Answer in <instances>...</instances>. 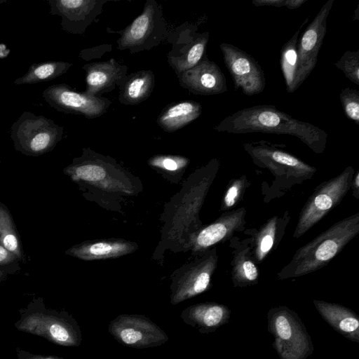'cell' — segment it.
Returning <instances> with one entry per match:
<instances>
[{
	"instance_id": "3",
	"label": "cell",
	"mask_w": 359,
	"mask_h": 359,
	"mask_svg": "<svg viewBox=\"0 0 359 359\" xmlns=\"http://www.w3.org/2000/svg\"><path fill=\"white\" fill-rule=\"evenodd\" d=\"M19 313L20 318L14 324L19 331L65 347H78L82 343L81 328L72 315L48 308L42 297L33 298Z\"/></svg>"
},
{
	"instance_id": "12",
	"label": "cell",
	"mask_w": 359,
	"mask_h": 359,
	"mask_svg": "<svg viewBox=\"0 0 359 359\" xmlns=\"http://www.w3.org/2000/svg\"><path fill=\"white\" fill-rule=\"evenodd\" d=\"M224 62L231 76L236 90L252 96L263 92L266 86L264 72L255 59L239 48L228 43L219 45Z\"/></svg>"
},
{
	"instance_id": "28",
	"label": "cell",
	"mask_w": 359,
	"mask_h": 359,
	"mask_svg": "<svg viewBox=\"0 0 359 359\" xmlns=\"http://www.w3.org/2000/svg\"><path fill=\"white\" fill-rule=\"evenodd\" d=\"M307 18L302 26L281 48L280 65L284 77L286 90L293 93L297 69V43L302 27L308 21Z\"/></svg>"
},
{
	"instance_id": "14",
	"label": "cell",
	"mask_w": 359,
	"mask_h": 359,
	"mask_svg": "<svg viewBox=\"0 0 359 359\" xmlns=\"http://www.w3.org/2000/svg\"><path fill=\"white\" fill-rule=\"evenodd\" d=\"M197 29L196 25L186 24L167 38L172 43L168 62L176 75L194 67L206 55L209 33H197Z\"/></svg>"
},
{
	"instance_id": "13",
	"label": "cell",
	"mask_w": 359,
	"mask_h": 359,
	"mask_svg": "<svg viewBox=\"0 0 359 359\" xmlns=\"http://www.w3.org/2000/svg\"><path fill=\"white\" fill-rule=\"evenodd\" d=\"M333 3L334 0L327 1L299 39L294 91L299 88L316 65L318 53L326 34L327 20Z\"/></svg>"
},
{
	"instance_id": "17",
	"label": "cell",
	"mask_w": 359,
	"mask_h": 359,
	"mask_svg": "<svg viewBox=\"0 0 359 359\" xmlns=\"http://www.w3.org/2000/svg\"><path fill=\"white\" fill-rule=\"evenodd\" d=\"M180 85L201 95H213L227 90L226 80L219 67L205 55L194 67L177 74Z\"/></svg>"
},
{
	"instance_id": "20",
	"label": "cell",
	"mask_w": 359,
	"mask_h": 359,
	"mask_svg": "<svg viewBox=\"0 0 359 359\" xmlns=\"http://www.w3.org/2000/svg\"><path fill=\"white\" fill-rule=\"evenodd\" d=\"M137 248L136 243L123 239H104L76 244L67 249L65 254L81 260L91 261L119 257Z\"/></svg>"
},
{
	"instance_id": "7",
	"label": "cell",
	"mask_w": 359,
	"mask_h": 359,
	"mask_svg": "<svg viewBox=\"0 0 359 359\" xmlns=\"http://www.w3.org/2000/svg\"><path fill=\"white\" fill-rule=\"evenodd\" d=\"M168 35L161 5L155 0H147L142 13L121 32L117 48L128 49L131 53L150 50Z\"/></svg>"
},
{
	"instance_id": "8",
	"label": "cell",
	"mask_w": 359,
	"mask_h": 359,
	"mask_svg": "<svg viewBox=\"0 0 359 359\" xmlns=\"http://www.w3.org/2000/svg\"><path fill=\"white\" fill-rule=\"evenodd\" d=\"M243 147L257 167L268 169L277 178L283 177L290 186L311 179L316 172V168L266 141L245 143Z\"/></svg>"
},
{
	"instance_id": "29",
	"label": "cell",
	"mask_w": 359,
	"mask_h": 359,
	"mask_svg": "<svg viewBox=\"0 0 359 359\" xmlns=\"http://www.w3.org/2000/svg\"><path fill=\"white\" fill-rule=\"evenodd\" d=\"M189 159L178 155H156L148 160V164L168 173H179L184 170Z\"/></svg>"
},
{
	"instance_id": "33",
	"label": "cell",
	"mask_w": 359,
	"mask_h": 359,
	"mask_svg": "<svg viewBox=\"0 0 359 359\" xmlns=\"http://www.w3.org/2000/svg\"><path fill=\"white\" fill-rule=\"evenodd\" d=\"M19 266V259L0 245V267Z\"/></svg>"
},
{
	"instance_id": "35",
	"label": "cell",
	"mask_w": 359,
	"mask_h": 359,
	"mask_svg": "<svg viewBox=\"0 0 359 359\" xmlns=\"http://www.w3.org/2000/svg\"><path fill=\"white\" fill-rule=\"evenodd\" d=\"M287 0H253L252 4L255 6H273V7H282L286 6Z\"/></svg>"
},
{
	"instance_id": "1",
	"label": "cell",
	"mask_w": 359,
	"mask_h": 359,
	"mask_svg": "<svg viewBox=\"0 0 359 359\" xmlns=\"http://www.w3.org/2000/svg\"><path fill=\"white\" fill-rule=\"evenodd\" d=\"M214 130L232 134L262 133L294 136L318 154L325 151L327 139V133L323 129L268 104L238 110L224 118Z\"/></svg>"
},
{
	"instance_id": "19",
	"label": "cell",
	"mask_w": 359,
	"mask_h": 359,
	"mask_svg": "<svg viewBox=\"0 0 359 359\" xmlns=\"http://www.w3.org/2000/svg\"><path fill=\"white\" fill-rule=\"evenodd\" d=\"M231 309L217 302H203L191 305L180 313L183 322L201 334H209L228 323Z\"/></svg>"
},
{
	"instance_id": "16",
	"label": "cell",
	"mask_w": 359,
	"mask_h": 359,
	"mask_svg": "<svg viewBox=\"0 0 359 359\" xmlns=\"http://www.w3.org/2000/svg\"><path fill=\"white\" fill-rule=\"evenodd\" d=\"M245 217L244 207L223 212L215 222L194 233L190 239L192 251L200 254L216 244L230 240L236 233L244 229Z\"/></svg>"
},
{
	"instance_id": "37",
	"label": "cell",
	"mask_w": 359,
	"mask_h": 359,
	"mask_svg": "<svg viewBox=\"0 0 359 359\" xmlns=\"http://www.w3.org/2000/svg\"><path fill=\"white\" fill-rule=\"evenodd\" d=\"M354 189L353 194L355 197L358 199L359 198V172H357L355 175H353L352 182H351V187Z\"/></svg>"
},
{
	"instance_id": "36",
	"label": "cell",
	"mask_w": 359,
	"mask_h": 359,
	"mask_svg": "<svg viewBox=\"0 0 359 359\" xmlns=\"http://www.w3.org/2000/svg\"><path fill=\"white\" fill-rule=\"evenodd\" d=\"M21 267H0V284L5 281L11 275L15 274Z\"/></svg>"
},
{
	"instance_id": "39",
	"label": "cell",
	"mask_w": 359,
	"mask_h": 359,
	"mask_svg": "<svg viewBox=\"0 0 359 359\" xmlns=\"http://www.w3.org/2000/svg\"><path fill=\"white\" fill-rule=\"evenodd\" d=\"M358 8H359V6L358 5L356 8H355V10L354 11V15H353V20H358V19H359V15H358L359 11H358Z\"/></svg>"
},
{
	"instance_id": "24",
	"label": "cell",
	"mask_w": 359,
	"mask_h": 359,
	"mask_svg": "<svg viewBox=\"0 0 359 359\" xmlns=\"http://www.w3.org/2000/svg\"><path fill=\"white\" fill-rule=\"evenodd\" d=\"M202 113L201 104L194 100H182L167 105L156 122L165 132L172 133L187 126Z\"/></svg>"
},
{
	"instance_id": "41",
	"label": "cell",
	"mask_w": 359,
	"mask_h": 359,
	"mask_svg": "<svg viewBox=\"0 0 359 359\" xmlns=\"http://www.w3.org/2000/svg\"><path fill=\"white\" fill-rule=\"evenodd\" d=\"M1 157H0V164H1Z\"/></svg>"
},
{
	"instance_id": "30",
	"label": "cell",
	"mask_w": 359,
	"mask_h": 359,
	"mask_svg": "<svg viewBox=\"0 0 359 359\" xmlns=\"http://www.w3.org/2000/svg\"><path fill=\"white\" fill-rule=\"evenodd\" d=\"M248 183L245 175L231 180L224 194L221 210L224 212L236 205L242 200Z\"/></svg>"
},
{
	"instance_id": "25",
	"label": "cell",
	"mask_w": 359,
	"mask_h": 359,
	"mask_svg": "<svg viewBox=\"0 0 359 359\" xmlns=\"http://www.w3.org/2000/svg\"><path fill=\"white\" fill-rule=\"evenodd\" d=\"M155 76L151 70H140L128 74L119 87L118 101L126 105H135L146 100L155 86Z\"/></svg>"
},
{
	"instance_id": "5",
	"label": "cell",
	"mask_w": 359,
	"mask_h": 359,
	"mask_svg": "<svg viewBox=\"0 0 359 359\" xmlns=\"http://www.w3.org/2000/svg\"><path fill=\"white\" fill-rule=\"evenodd\" d=\"M64 128L52 119L24 111L11 128L17 151L36 157L51 151L62 139Z\"/></svg>"
},
{
	"instance_id": "2",
	"label": "cell",
	"mask_w": 359,
	"mask_h": 359,
	"mask_svg": "<svg viewBox=\"0 0 359 359\" xmlns=\"http://www.w3.org/2000/svg\"><path fill=\"white\" fill-rule=\"evenodd\" d=\"M359 233V212L330 226L299 248L278 273L279 280L299 278L327 265Z\"/></svg>"
},
{
	"instance_id": "15",
	"label": "cell",
	"mask_w": 359,
	"mask_h": 359,
	"mask_svg": "<svg viewBox=\"0 0 359 359\" xmlns=\"http://www.w3.org/2000/svg\"><path fill=\"white\" fill-rule=\"evenodd\" d=\"M50 13L61 18L62 29L70 34H83L102 12L108 0H48Z\"/></svg>"
},
{
	"instance_id": "31",
	"label": "cell",
	"mask_w": 359,
	"mask_h": 359,
	"mask_svg": "<svg viewBox=\"0 0 359 359\" xmlns=\"http://www.w3.org/2000/svg\"><path fill=\"white\" fill-rule=\"evenodd\" d=\"M351 82L359 85V50H347L334 63Z\"/></svg>"
},
{
	"instance_id": "10",
	"label": "cell",
	"mask_w": 359,
	"mask_h": 359,
	"mask_svg": "<svg viewBox=\"0 0 359 359\" xmlns=\"http://www.w3.org/2000/svg\"><path fill=\"white\" fill-rule=\"evenodd\" d=\"M108 332L119 344L133 348H154L169 337L150 318L141 314H120L109 324Z\"/></svg>"
},
{
	"instance_id": "4",
	"label": "cell",
	"mask_w": 359,
	"mask_h": 359,
	"mask_svg": "<svg viewBox=\"0 0 359 359\" xmlns=\"http://www.w3.org/2000/svg\"><path fill=\"white\" fill-rule=\"evenodd\" d=\"M268 331L274 337L273 347L280 359H307L314 348L298 314L285 306L271 308L267 313Z\"/></svg>"
},
{
	"instance_id": "26",
	"label": "cell",
	"mask_w": 359,
	"mask_h": 359,
	"mask_svg": "<svg viewBox=\"0 0 359 359\" xmlns=\"http://www.w3.org/2000/svg\"><path fill=\"white\" fill-rule=\"evenodd\" d=\"M0 245L15 255L20 262H26L27 257L13 217L8 207L1 202H0Z\"/></svg>"
},
{
	"instance_id": "23",
	"label": "cell",
	"mask_w": 359,
	"mask_h": 359,
	"mask_svg": "<svg viewBox=\"0 0 359 359\" xmlns=\"http://www.w3.org/2000/svg\"><path fill=\"white\" fill-rule=\"evenodd\" d=\"M243 244L236 245L231 262V280L234 287H245L256 285L259 272L255 262L249 238L242 241Z\"/></svg>"
},
{
	"instance_id": "11",
	"label": "cell",
	"mask_w": 359,
	"mask_h": 359,
	"mask_svg": "<svg viewBox=\"0 0 359 359\" xmlns=\"http://www.w3.org/2000/svg\"><path fill=\"white\" fill-rule=\"evenodd\" d=\"M46 102L57 111L95 118L106 113L111 102L103 96L77 92L65 83L54 84L42 93Z\"/></svg>"
},
{
	"instance_id": "40",
	"label": "cell",
	"mask_w": 359,
	"mask_h": 359,
	"mask_svg": "<svg viewBox=\"0 0 359 359\" xmlns=\"http://www.w3.org/2000/svg\"><path fill=\"white\" fill-rule=\"evenodd\" d=\"M6 1H7L6 0H0V4H4Z\"/></svg>"
},
{
	"instance_id": "22",
	"label": "cell",
	"mask_w": 359,
	"mask_h": 359,
	"mask_svg": "<svg viewBox=\"0 0 359 359\" xmlns=\"http://www.w3.org/2000/svg\"><path fill=\"white\" fill-rule=\"evenodd\" d=\"M290 217L285 212L280 217L273 216L249 238L251 252L256 264L262 263L282 239Z\"/></svg>"
},
{
	"instance_id": "18",
	"label": "cell",
	"mask_w": 359,
	"mask_h": 359,
	"mask_svg": "<svg viewBox=\"0 0 359 359\" xmlns=\"http://www.w3.org/2000/svg\"><path fill=\"white\" fill-rule=\"evenodd\" d=\"M86 71V93L101 96L120 87L128 74V67L121 65L114 59L104 62L86 64L82 67Z\"/></svg>"
},
{
	"instance_id": "9",
	"label": "cell",
	"mask_w": 359,
	"mask_h": 359,
	"mask_svg": "<svg viewBox=\"0 0 359 359\" xmlns=\"http://www.w3.org/2000/svg\"><path fill=\"white\" fill-rule=\"evenodd\" d=\"M217 262L216 249H208L177 270L172 276L170 304L176 305L209 290Z\"/></svg>"
},
{
	"instance_id": "6",
	"label": "cell",
	"mask_w": 359,
	"mask_h": 359,
	"mask_svg": "<svg viewBox=\"0 0 359 359\" xmlns=\"http://www.w3.org/2000/svg\"><path fill=\"white\" fill-rule=\"evenodd\" d=\"M354 169L349 165L316 187L299 213L293 238H300L340 203L351 187Z\"/></svg>"
},
{
	"instance_id": "32",
	"label": "cell",
	"mask_w": 359,
	"mask_h": 359,
	"mask_svg": "<svg viewBox=\"0 0 359 359\" xmlns=\"http://www.w3.org/2000/svg\"><path fill=\"white\" fill-rule=\"evenodd\" d=\"M339 98L346 117L359 124V90L345 88L341 90Z\"/></svg>"
},
{
	"instance_id": "21",
	"label": "cell",
	"mask_w": 359,
	"mask_h": 359,
	"mask_svg": "<svg viewBox=\"0 0 359 359\" xmlns=\"http://www.w3.org/2000/svg\"><path fill=\"white\" fill-rule=\"evenodd\" d=\"M323 319L334 331L352 342L359 343V317L353 311L336 303L313 300Z\"/></svg>"
},
{
	"instance_id": "34",
	"label": "cell",
	"mask_w": 359,
	"mask_h": 359,
	"mask_svg": "<svg viewBox=\"0 0 359 359\" xmlns=\"http://www.w3.org/2000/svg\"><path fill=\"white\" fill-rule=\"evenodd\" d=\"M16 355L18 359H63L55 355L32 353L19 347L16 348Z\"/></svg>"
},
{
	"instance_id": "27",
	"label": "cell",
	"mask_w": 359,
	"mask_h": 359,
	"mask_svg": "<svg viewBox=\"0 0 359 359\" xmlns=\"http://www.w3.org/2000/svg\"><path fill=\"white\" fill-rule=\"evenodd\" d=\"M72 64L65 61H47L32 65L27 72L16 79L15 85L36 84L49 81L65 74Z\"/></svg>"
},
{
	"instance_id": "38",
	"label": "cell",
	"mask_w": 359,
	"mask_h": 359,
	"mask_svg": "<svg viewBox=\"0 0 359 359\" xmlns=\"http://www.w3.org/2000/svg\"><path fill=\"white\" fill-rule=\"evenodd\" d=\"M307 0H287L286 6L289 9H295L302 6Z\"/></svg>"
}]
</instances>
